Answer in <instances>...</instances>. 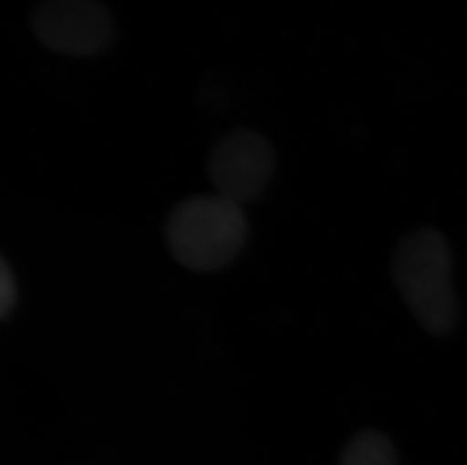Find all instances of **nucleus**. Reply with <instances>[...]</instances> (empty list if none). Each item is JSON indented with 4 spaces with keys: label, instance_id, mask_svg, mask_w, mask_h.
Here are the masks:
<instances>
[{
    "label": "nucleus",
    "instance_id": "obj_1",
    "mask_svg": "<svg viewBox=\"0 0 467 465\" xmlns=\"http://www.w3.org/2000/svg\"><path fill=\"white\" fill-rule=\"evenodd\" d=\"M247 237L243 206L216 192L186 198L172 209L165 224L168 250L194 273H215L229 266Z\"/></svg>",
    "mask_w": 467,
    "mask_h": 465
},
{
    "label": "nucleus",
    "instance_id": "obj_2",
    "mask_svg": "<svg viewBox=\"0 0 467 465\" xmlns=\"http://www.w3.org/2000/svg\"><path fill=\"white\" fill-rule=\"evenodd\" d=\"M393 277L425 331L446 336L454 329L459 305L452 285V255L441 232L425 229L406 237L398 246Z\"/></svg>",
    "mask_w": 467,
    "mask_h": 465
},
{
    "label": "nucleus",
    "instance_id": "obj_3",
    "mask_svg": "<svg viewBox=\"0 0 467 465\" xmlns=\"http://www.w3.org/2000/svg\"><path fill=\"white\" fill-rule=\"evenodd\" d=\"M32 29L41 45L68 57H96L115 38L114 18L98 0H43Z\"/></svg>",
    "mask_w": 467,
    "mask_h": 465
},
{
    "label": "nucleus",
    "instance_id": "obj_4",
    "mask_svg": "<svg viewBox=\"0 0 467 465\" xmlns=\"http://www.w3.org/2000/svg\"><path fill=\"white\" fill-rule=\"evenodd\" d=\"M274 171L273 145L250 129H239L223 138L209 159V177L215 192L241 206L265 192Z\"/></svg>",
    "mask_w": 467,
    "mask_h": 465
},
{
    "label": "nucleus",
    "instance_id": "obj_5",
    "mask_svg": "<svg viewBox=\"0 0 467 465\" xmlns=\"http://www.w3.org/2000/svg\"><path fill=\"white\" fill-rule=\"evenodd\" d=\"M339 465H400L392 441L379 430H363L344 449Z\"/></svg>",
    "mask_w": 467,
    "mask_h": 465
},
{
    "label": "nucleus",
    "instance_id": "obj_6",
    "mask_svg": "<svg viewBox=\"0 0 467 465\" xmlns=\"http://www.w3.org/2000/svg\"><path fill=\"white\" fill-rule=\"evenodd\" d=\"M18 287L17 280L9 268L6 260L0 262V315L4 319L14 312L17 305Z\"/></svg>",
    "mask_w": 467,
    "mask_h": 465
}]
</instances>
